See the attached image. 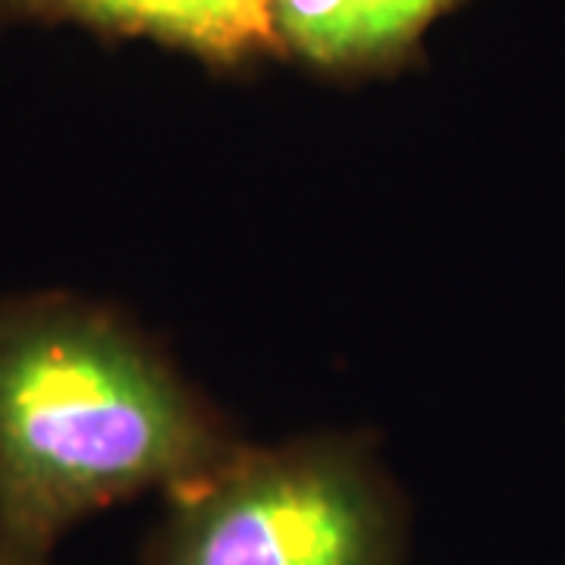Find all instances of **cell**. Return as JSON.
Listing matches in <instances>:
<instances>
[{"mask_svg":"<svg viewBox=\"0 0 565 565\" xmlns=\"http://www.w3.org/2000/svg\"><path fill=\"white\" fill-rule=\"evenodd\" d=\"M408 505L367 434L243 444L163 497L139 565H405Z\"/></svg>","mask_w":565,"mask_h":565,"instance_id":"cell-2","label":"cell"},{"mask_svg":"<svg viewBox=\"0 0 565 565\" xmlns=\"http://www.w3.org/2000/svg\"><path fill=\"white\" fill-rule=\"evenodd\" d=\"M3 25H73L98 41H148L217 76L280 61L267 0H0Z\"/></svg>","mask_w":565,"mask_h":565,"instance_id":"cell-3","label":"cell"},{"mask_svg":"<svg viewBox=\"0 0 565 565\" xmlns=\"http://www.w3.org/2000/svg\"><path fill=\"white\" fill-rule=\"evenodd\" d=\"M243 444L117 308L73 292L0 299V559L51 565L85 519L170 497Z\"/></svg>","mask_w":565,"mask_h":565,"instance_id":"cell-1","label":"cell"},{"mask_svg":"<svg viewBox=\"0 0 565 565\" xmlns=\"http://www.w3.org/2000/svg\"><path fill=\"white\" fill-rule=\"evenodd\" d=\"M0 565H20V563H7V559H0Z\"/></svg>","mask_w":565,"mask_h":565,"instance_id":"cell-5","label":"cell"},{"mask_svg":"<svg viewBox=\"0 0 565 565\" xmlns=\"http://www.w3.org/2000/svg\"><path fill=\"white\" fill-rule=\"evenodd\" d=\"M465 0H267L280 61L340 85L393 79L424 63L434 22Z\"/></svg>","mask_w":565,"mask_h":565,"instance_id":"cell-4","label":"cell"}]
</instances>
